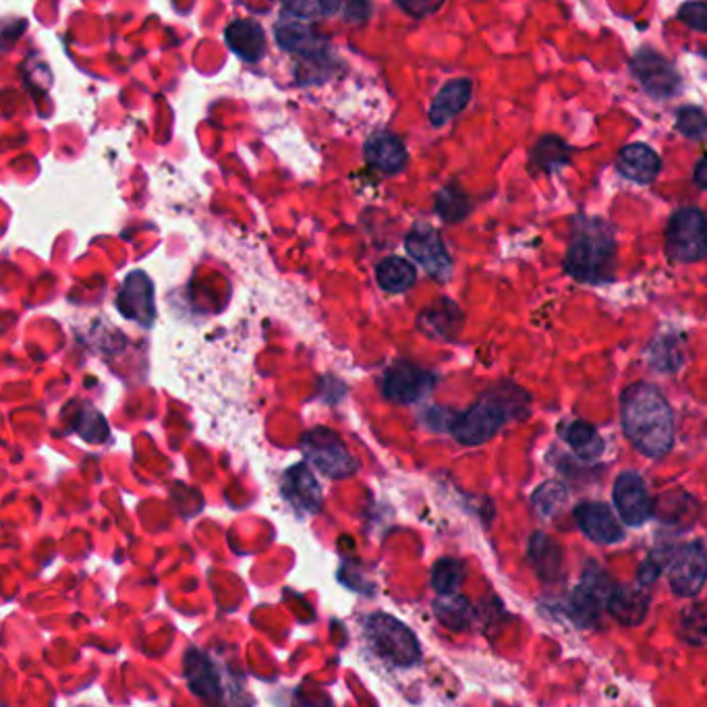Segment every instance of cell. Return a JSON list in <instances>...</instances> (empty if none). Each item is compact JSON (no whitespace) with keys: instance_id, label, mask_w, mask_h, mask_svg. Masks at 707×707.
Listing matches in <instances>:
<instances>
[{"instance_id":"cell-1","label":"cell","mask_w":707,"mask_h":707,"mask_svg":"<svg viewBox=\"0 0 707 707\" xmlns=\"http://www.w3.org/2000/svg\"><path fill=\"white\" fill-rule=\"evenodd\" d=\"M620 420L629 442L650 459L666 457L674 445V415L660 390L635 382L620 397Z\"/></svg>"},{"instance_id":"cell-2","label":"cell","mask_w":707,"mask_h":707,"mask_svg":"<svg viewBox=\"0 0 707 707\" xmlns=\"http://www.w3.org/2000/svg\"><path fill=\"white\" fill-rule=\"evenodd\" d=\"M529 407V395L513 382H500L479 401L450 420V434L465 447H479L494 438L511 420L523 417Z\"/></svg>"},{"instance_id":"cell-3","label":"cell","mask_w":707,"mask_h":707,"mask_svg":"<svg viewBox=\"0 0 707 707\" xmlns=\"http://www.w3.org/2000/svg\"><path fill=\"white\" fill-rule=\"evenodd\" d=\"M616 241L602 218H577L566 252V272L583 284L613 283Z\"/></svg>"},{"instance_id":"cell-4","label":"cell","mask_w":707,"mask_h":707,"mask_svg":"<svg viewBox=\"0 0 707 707\" xmlns=\"http://www.w3.org/2000/svg\"><path fill=\"white\" fill-rule=\"evenodd\" d=\"M185 679L189 689L208 707H254L241 677L204 650H189Z\"/></svg>"},{"instance_id":"cell-5","label":"cell","mask_w":707,"mask_h":707,"mask_svg":"<svg viewBox=\"0 0 707 707\" xmlns=\"http://www.w3.org/2000/svg\"><path fill=\"white\" fill-rule=\"evenodd\" d=\"M370 650L397 668H411L422 660V645L399 618L386 613L370 614L363 625Z\"/></svg>"},{"instance_id":"cell-6","label":"cell","mask_w":707,"mask_h":707,"mask_svg":"<svg viewBox=\"0 0 707 707\" xmlns=\"http://www.w3.org/2000/svg\"><path fill=\"white\" fill-rule=\"evenodd\" d=\"M299 448L307 463L331 479L351 477L359 470V463L343 438L331 427H313L299 440Z\"/></svg>"},{"instance_id":"cell-7","label":"cell","mask_w":707,"mask_h":707,"mask_svg":"<svg viewBox=\"0 0 707 707\" xmlns=\"http://www.w3.org/2000/svg\"><path fill=\"white\" fill-rule=\"evenodd\" d=\"M666 254L672 261L693 263L707 256V216L697 208L672 214L666 227Z\"/></svg>"},{"instance_id":"cell-8","label":"cell","mask_w":707,"mask_h":707,"mask_svg":"<svg viewBox=\"0 0 707 707\" xmlns=\"http://www.w3.org/2000/svg\"><path fill=\"white\" fill-rule=\"evenodd\" d=\"M404 247L413 260L424 266L425 272L432 279L447 283L452 274V258L448 254L442 236L434 227L417 222L404 236Z\"/></svg>"},{"instance_id":"cell-9","label":"cell","mask_w":707,"mask_h":707,"mask_svg":"<svg viewBox=\"0 0 707 707\" xmlns=\"http://www.w3.org/2000/svg\"><path fill=\"white\" fill-rule=\"evenodd\" d=\"M670 588L681 597L697 595L707 581V552L702 542L684 543L668 556Z\"/></svg>"},{"instance_id":"cell-10","label":"cell","mask_w":707,"mask_h":707,"mask_svg":"<svg viewBox=\"0 0 707 707\" xmlns=\"http://www.w3.org/2000/svg\"><path fill=\"white\" fill-rule=\"evenodd\" d=\"M436 380L434 372L411 361H395L382 376V395L388 401L413 404L434 390Z\"/></svg>"},{"instance_id":"cell-11","label":"cell","mask_w":707,"mask_h":707,"mask_svg":"<svg viewBox=\"0 0 707 707\" xmlns=\"http://www.w3.org/2000/svg\"><path fill=\"white\" fill-rule=\"evenodd\" d=\"M631 69L641 88L656 100H668L681 90V75L674 65L654 50H639Z\"/></svg>"},{"instance_id":"cell-12","label":"cell","mask_w":707,"mask_h":707,"mask_svg":"<svg viewBox=\"0 0 707 707\" xmlns=\"http://www.w3.org/2000/svg\"><path fill=\"white\" fill-rule=\"evenodd\" d=\"M613 498L620 519L631 527L643 525L654 515L652 496L639 473L627 472L618 475L614 481Z\"/></svg>"},{"instance_id":"cell-13","label":"cell","mask_w":707,"mask_h":707,"mask_svg":"<svg viewBox=\"0 0 707 707\" xmlns=\"http://www.w3.org/2000/svg\"><path fill=\"white\" fill-rule=\"evenodd\" d=\"M117 309L127 320L138 322L143 329H150L156 320V301H154V283L143 270H133L117 295Z\"/></svg>"},{"instance_id":"cell-14","label":"cell","mask_w":707,"mask_h":707,"mask_svg":"<svg viewBox=\"0 0 707 707\" xmlns=\"http://www.w3.org/2000/svg\"><path fill=\"white\" fill-rule=\"evenodd\" d=\"M610 579L604 575V570L595 568L593 573H586L581 583L570 597V613L579 625H591L600 618L602 610L608 604V595L613 591Z\"/></svg>"},{"instance_id":"cell-15","label":"cell","mask_w":707,"mask_h":707,"mask_svg":"<svg viewBox=\"0 0 707 707\" xmlns=\"http://www.w3.org/2000/svg\"><path fill=\"white\" fill-rule=\"evenodd\" d=\"M281 492L299 515H316L322 506V488L306 463H297L284 472Z\"/></svg>"},{"instance_id":"cell-16","label":"cell","mask_w":707,"mask_h":707,"mask_svg":"<svg viewBox=\"0 0 707 707\" xmlns=\"http://www.w3.org/2000/svg\"><path fill=\"white\" fill-rule=\"evenodd\" d=\"M277 42L291 54H297L306 61H320L329 54L331 42L324 36H318L309 25L291 17H281L274 27Z\"/></svg>"},{"instance_id":"cell-17","label":"cell","mask_w":707,"mask_h":707,"mask_svg":"<svg viewBox=\"0 0 707 707\" xmlns=\"http://www.w3.org/2000/svg\"><path fill=\"white\" fill-rule=\"evenodd\" d=\"M575 520L579 529L597 543H616L625 538L622 525L604 502H581L575 506Z\"/></svg>"},{"instance_id":"cell-18","label":"cell","mask_w":707,"mask_h":707,"mask_svg":"<svg viewBox=\"0 0 707 707\" xmlns=\"http://www.w3.org/2000/svg\"><path fill=\"white\" fill-rule=\"evenodd\" d=\"M365 160L368 165L374 166L382 175H399L407 166L409 154L401 138L388 133V131H376L365 140Z\"/></svg>"},{"instance_id":"cell-19","label":"cell","mask_w":707,"mask_h":707,"mask_svg":"<svg viewBox=\"0 0 707 707\" xmlns=\"http://www.w3.org/2000/svg\"><path fill=\"white\" fill-rule=\"evenodd\" d=\"M616 166L622 172V177H627L629 181L639 185H650L660 177L661 158L650 145L631 143L620 150Z\"/></svg>"},{"instance_id":"cell-20","label":"cell","mask_w":707,"mask_h":707,"mask_svg":"<svg viewBox=\"0 0 707 707\" xmlns=\"http://www.w3.org/2000/svg\"><path fill=\"white\" fill-rule=\"evenodd\" d=\"M224 42L241 61L258 63L266 56L268 42L260 24L254 20H235L224 29Z\"/></svg>"},{"instance_id":"cell-21","label":"cell","mask_w":707,"mask_h":707,"mask_svg":"<svg viewBox=\"0 0 707 707\" xmlns=\"http://www.w3.org/2000/svg\"><path fill=\"white\" fill-rule=\"evenodd\" d=\"M606 610L620 625L637 627L645 620L650 610V593L643 588H633V586L613 588L608 595Z\"/></svg>"},{"instance_id":"cell-22","label":"cell","mask_w":707,"mask_h":707,"mask_svg":"<svg viewBox=\"0 0 707 707\" xmlns=\"http://www.w3.org/2000/svg\"><path fill=\"white\" fill-rule=\"evenodd\" d=\"M473 83L470 79H452L436 94L432 106H429V123L434 127H442L448 120L461 115L470 100H472Z\"/></svg>"},{"instance_id":"cell-23","label":"cell","mask_w":707,"mask_h":707,"mask_svg":"<svg viewBox=\"0 0 707 707\" xmlns=\"http://www.w3.org/2000/svg\"><path fill=\"white\" fill-rule=\"evenodd\" d=\"M463 311L450 299H440L434 306L427 307L420 316V326L425 334L438 340H452L463 326Z\"/></svg>"},{"instance_id":"cell-24","label":"cell","mask_w":707,"mask_h":707,"mask_svg":"<svg viewBox=\"0 0 707 707\" xmlns=\"http://www.w3.org/2000/svg\"><path fill=\"white\" fill-rule=\"evenodd\" d=\"M529 563L542 581H556L563 570V550L545 534H534L529 540Z\"/></svg>"},{"instance_id":"cell-25","label":"cell","mask_w":707,"mask_h":707,"mask_svg":"<svg viewBox=\"0 0 707 707\" xmlns=\"http://www.w3.org/2000/svg\"><path fill=\"white\" fill-rule=\"evenodd\" d=\"M376 281L386 293H404L417 281V270L404 258L388 256L377 263Z\"/></svg>"},{"instance_id":"cell-26","label":"cell","mask_w":707,"mask_h":707,"mask_svg":"<svg viewBox=\"0 0 707 707\" xmlns=\"http://www.w3.org/2000/svg\"><path fill=\"white\" fill-rule=\"evenodd\" d=\"M561 434H563L566 445L573 448V452L581 461H595L604 452L602 436L588 422H570Z\"/></svg>"},{"instance_id":"cell-27","label":"cell","mask_w":707,"mask_h":707,"mask_svg":"<svg viewBox=\"0 0 707 707\" xmlns=\"http://www.w3.org/2000/svg\"><path fill=\"white\" fill-rule=\"evenodd\" d=\"M570 163V147L556 136H543L531 152V166L543 175H552Z\"/></svg>"},{"instance_id":"cell-28","label":"cell","mask_w":707,"mask_h":707,"mask_svg":"<svg viewBox=\"0 0 707 707\" xmlns=\"http://www.w3.org/2000/svg\"><path fill=\"white\" fill-rule=\"evenodd\" d=\"M434 613L438 616V620L452 629V631H465L470 629L473 620V606L461 595H442L436 604H434Z\"/></svg>"},{"instance_id":"cell-29","label":"cell","mask_w":707,"mask_h":707,"mask_svg":"<svg viewBox=\"0 0 707 707\" xmlns=\"http://www.w3.org/2000/svg\"><path fill=\"white\" fill-rule=\"evenodd\" d=\"M436 213L447 222H461L472 213V202L457 185H448L436 195Z\"/></svg>"},{"instance_id":"cell-30","label":"cell","mask_w":707,"mask_h":707,"mask_svg":"<svg viewBox=\"0 0 707 707\" xmlns=\"http://www.w3.org/2000/svg\"><path fill=\"white\" fill-rule=\"evenodd\" d=\"M679 633L689 645H706L707 643V606L693 604L684 608L679 620Z\"/></svg>"},{"instance_id":"cell-31","label":"cell","mask_w":707,"mask_h":707,"mask_svg":"<svg viewBox=\"0 0 707 707\" xmlns=\"http://www.w3.org/2000/svg\"><path fill=\"white\" fill-rule=\"evenodd\" d=\"M463 577H465V570H463L461 561L442 558L434 565V570H432V588L440 595H454L463 583Z\"/></svg>"},{"instance_id":"cell-32","label":"cell","mask_w":707,"mask_h":707,"mask_svg":"<svg viewBox=\"0 0 707 707\" xmlns=\"http://www.w3.org/2000/svg\"><path fill=\"white\" fill-rule=\"evenodd\" d=\"M647 355H650L652 368L664 372V374L679 370L683 363V351L677 347V343L672 338H656L652 343V347L647 349Z\"/></svg>"},{"instance_id":"cell-33","label":"cell","mask_w":707,"mask_h":707,"mask_svg":"<svg viewBox=\"0 0 707 707\" xmlns=\"http://www.w3.org/2000/svg\"><path fill=\"white\" fill-rule=\"evenodd\" d=\"M73 427L83 440H88L92 445L104 442L108 438L106 420L102 417V413H98L94 407H90V404H83V411L77 415Z\"/></svg>"},{"instance_id":"cell-34","label":"cell","mask_w":707,"mask_h":707,"mask_svg":"<svg viewBox=\"0 0 707 707\" xmlns=\"http://www.w3.org/2000/svg\"><path fill=\"white\" fill-rule=\"evenodd\" d=\"M677 129L689 140H706L707 113L699 106H683L677 113Z\"/></svg>"},{"instance_id":"cell-35","label":"cell","mask_w":707,"mask_h":707,"mask_svg":"<svg viewBox=\"0 0 707 707\" xmlns=\"http://www.w3.org/2000/svg\"><path fill=\"white\" fill-rule=\"evenodd\" d=\"M566 500V490L558 481H545L536 494H534V506L542 517H552Z\"/></svg>"},{"instance_id":"cell-36","label":"cell","mask_w":707,"mask_h":707,"mask_svg":"<svg viewBox=\"0 0 707 707\" xmlns=\"http://www.w3.org/2000/svg\"><path fill=\"white\" fill-rule=\"evenodd\" d=\"M340 4L336 2H288L284 4V17L297 20V22H307V20H316V17H326L332 15L334 11H338Z\"/></svg>"},{"instance_id":"cell-37","label":"cell","mask_w":707,"mask_h":707,"mask_svg":"<svg viewBox=\"0 0 707 707\" xmlns=\"http://www.w3.org/2000/svg\"><path fill=\"white\" fill-rule=\"evenodd\" d=\"M679 20L691 29L707 34V2H686L679 9Z\"/></svg>"},{"instance_id":"cell-38","label":"cell","mask_w":707,"mask_h":707,"mask_svg":"<svg viewBox=\"0 0 707 707\" xmlns=\"http://www.w3.org/2000/svg\"><path fill=\"white\" fill-rule=\"evenodd\" d=\"M399 7H401L404 13H409L411 17H417V20H422V17H427V15L436 13V11H440V9H442V2H427V0H415V2H399Z\"/></svg>"},{"instance_id":"cell-39","label":"cell","mask_w":707,"mask_h":707,"mask_svg":"<svg viewBox=\"0 0 707 707\" xmlns=\"http://www.w3.org/2000/svg\"><path fill=\"white\" fill-rule=\"evenodd\" d=\"M658 575H660V565L656 563V558H650L647 563H643V566H641L639 579H641L643 586H647V583H652Z\"/></svg>"},{"instance_id":"cell-40","label":"cell","mask_w":707,"mask_h":707,"mask_svg":"<svg viewBox=\"0 0 707 707\" xmlns=\"http://www.w3.org/2000/svg\"><path fill=\"white\" fill-rule=\"evenodd\" d=\"M695 183L707 191V156H704L695 166Z\"/></svg>"}]
</instances>
